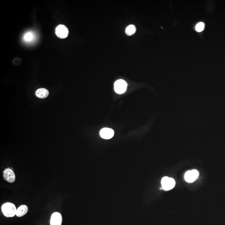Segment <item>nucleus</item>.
<instances>
[{"label": "nucleus", "instance_id": "f257e3e1", "mask_svg": "<svg viewBox=\"0 0 225 225\" xmlns=\"http://www.w3.org/2000/svg\"><path fill=\"white\" fill-rule=\"evenodd\" d=\"M1 210L3 214L6 217H12L16 215V207L12 203H5L2 206Z\"/></svg>", "mask_w": 225, "mask_h": 225}, {"label": "nucleus", "instance_id": "0eeeda50", "mask_svg": "<svg viewBox=\"0 0 225 225\" xmlns=\"http://www.w3.org/2000/svg\"><path fill=\"white\" fill-rule=\"evenodd\" d=\"M62 223V217L61 214L58 212L53 213L50 220L51 225H61Z\"/></svg>", "mask_w": 225, "mask_h": 225}, {"label": "nucleus", "instance_id": "9b49d317", "mask_svg": "<svg viewBox=\"0 0 225 225\" xmlns=\"http://www.w3.org/2000/svg\"><path fill=\"white\" fill-rule=\"evenodd\" d=\"M136 27L133 25H130L128 26L125 30V33L127 35L131 36L133 35L136 32Z\"/></svg>", "mask_w": 225, "mask_h": 225}, {"label": "nucleus", "instance_id": "39448f33", "mask_svg": "<svg viewBox=\"0 0 225 225\" xmlns=\"http://www.w3.org/2000/svg\"><path fill=\"white\" fill-rule=\"evenodd\" d=\"M199 173L196 170L188 171L185 173V179L188 183H192L197 179Z\"/></svg>", "mask_w": 225, "mask_h": 225}, {"label": "nucleus", "instance_id": "f8f14e48", "mask_svg": "<svg viewBox=\"0 0 225 225\" xmlns=\"http://www.w3.org/2000/svg\"><path fill=\"white\" fill-rule=\"evenodd\" d=\"M35 35L32 32H28L25 33L24 36V40L26 42H31L34 39Z\"/></svg>", "mask_w": 225, "mask_h": 225}, {"label": "nucleus", "instance_id": "423d86ee", "mask_svg": "<svg viewBox=\"0 0 225 225\" xmlns=\"http://www.w3.org/2000/svg\"><path fill=\"white\" fill-rule=\"evenodd\" d=\"M4 179L9 183H13L15 180L14 172L10 168H7L4 172Z\"/></svg>", "mask_w": 225, "mask_h": 225}, {"label": "nucleus", "instance_id": "20e7f679", "mask_svg": "<svg viewBox=\"0 0 225 225\" xmlns=\"http://www.w3.org/2000/svg\"><path fill=\"white\" fill-rule=\"evenodd\" d=\"M127 84L126 82L122 79L117 80L114 83L115 91L116 93H124L126 90Z\"/></svg>", "mask_w": 225, "mask_h": 225}, {"label": "nucleus", "instance_id": "7ed1b4c3", "mask_svg": "<svg viewBox=\"0 0 225 225\" xmlns=\"http://www.w3.org/2000/svg\"><path fill=\"white\" fill-rule=\"evenodd\" d=\"M161 183L162 189L165 190H168L172 189L174 187L176 183L174 179L167 176L162 178Z\"/></svg>", "mask_w": 225, "mask_h": 225}, {"label": "nucleus", "instance_id": "6e6552de", "mask_svg": "<svg viewBox=\"0 0 225 225\" xmlns=\"http://www.w3.org/2000/svg\"><path fill=\"white\" fill-rule=\"evenodd\" d=\"M114 132L112 129L105 128L102 129L100 132L101 137L104 139H109L112 138L114 135Z\"/></svg>", "mask_w": 225, "mask_h": 225}, {"label": "nucleus", "instance_id": "ddd939ff", "mask_svg": "<svg viewBox=\"0 0 225 225\" xmlns=\"http://www.w3.org/2000/svg\"><path fill=\"white\" fill-rule=\"evenodd\" d=\"M204 27H205V25H204V23L200 22L198 23L196 26V31L199 32H201L204 30Z\"/></svg>", "mask_w": 225, "mask_h": 225}, {"label": "nucleus", "instance_id": "1a4fd4ad", "mask_svg": "<svg viewBox=\"0 0 225 225\" xmlns=\"http://www.w3.org/2000/svg\"><path fill=\"white\" fill-rule=\"evenodd\" d=\"M28 211V206L25 205H21L17 209L16 216L18 217L24 216L26 214Z\"/></svg>", "mask_w": 225, "mask_h": 225}, {"label": "nucleus", "instance_id": "9d476101", "mask_svg": "<svg viewBox=\"0 0 225 225\" xmlns=\"http://www.w3.org/2000/svg\"><path fill=\"white\" fill-rule=\"evenodd\" d=\"M35 95L36 96L40 99H45L49 96V91L45 88H39L35 92Z\"/></svg>", "mask_w": 225, "mask_h": 225}, {"label": "nucleus", "instance_id": "f03ea898", "mask_svg": "<svg viewBox=\"0 0 225 225\" xmlns=\"http://www.w3.org/2000/svg\"><path fill=\"white\" fill-rule=\"evenodd\" d=\"M55 33L59 38L64 39L68 36V29L65 25H58L55 29Z\"/></svg>", "mask_w": 225, "mask_h": 225}]
</instances>
